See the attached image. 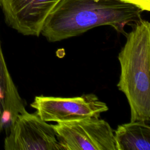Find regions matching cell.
<instances>
[{
    "mask_svg": "<svg viewBox=\"0 0 150 150\" xmlns=\"http://www.w3.org/2000/svg\"><path fill=\"white\" fill-rule=\"evenodd\" d=\"M129 4L133 5L141 9L142 11H150V0H118Z\"/></svg>",
    "mask_w": 150,
    "mask_h": 150,
    "instance_id": "9c48e42d",
    "label": "cell"
},
{
    "mask_svg": "<svg viewBox=\"0 0 150 150\" xmlns=\"http://www.w3.org/2000/svg\"><path fill=\"white\" fill-rule=\"evenodd\" d=\"M5 150H63L52 124L35 112L19 114L6 135Z\"/></svg>",
    "mask_w": 150,
    "mask_h": 150,
    "instance_id": "5b68a950",
    "label": "cell"
},
{
    "mask_svg": "<svg viewBox=\"0 0 150 150\" xmlns=\"http://www.w3.org/2000/svg\"><path fill=\"white\" fill-rule=\"evenodd\" d=\"M30 106L43 120L57 122L100 117L108 110L107 105L93 93L73 97L38 96Z\"/></svg>",
    "mask_w": 150,
    "mask_h": 150,
    "instance_id": "277c9868",
    "label": "cell"
},
{
    "mask_svg": "<svg viewBox=\"0 0 150 150\" xmlns=\"http://www.w3.org/2000/svg\"><path fill=\"white\" fill-rule=\"evenodd\" d=\"M118 53L120 75L117 87L130 108L131 121L150 120V23L141 19L125 35Z\"/></svg>",
    "mask_w": 150,
    "mask_h": 150,
    "instance_id": "7a4b0ae2",
    "label": "cell"
},
{
    "mask_svg": "<svg viewBox=\"0 0 150 150\" xmlns=\"http://www.w3.org/2000/svg\"><path fill=\"white\" fill-rule=\"evenodd\" d=\"M62 0H0L9 26L25 36H39L43 24Z\"/></svg>",
    "mask_w": 150,
    "mask_h": 150,
    "instance_id": "8992f818",
    "label": "cell"
},
{
    "mask_svg": "<svg viewBox=\"0 0 150 150\" xmlns=\"http://www.w3.org/2000/svg\"><path fill=\"white\" fill-rule=\"evenodd\" d=\"M116 150H150V126L145 121H132L114 131Z\"/></svg>",
    "mask_w": 150,
    "mask_h": 150,
    "instance_id": "ba28073f",
    "label": "cell"
},
{
    "mask_svg": "<svg viewBox=\"0 0 150 150\" xmlns=\"http://www.w3.org/2000/svg\"><path fill=\"white\" fill-rule=\"evenodd\" d=\"M52 127L63 150H116L114 130L99 117L57 122Z\"/></svg>",
    "mask_w": 150,
    "mask_h": 150,
    "instance_id": "3957f363",
    "label": "cell"
},
{
    "mask_svg": "<svg viewBox=\"0 0 150 150\" xmlns=\"http://www.w3.org/2000/svg\"><path fill=\"white\" fill-rule=\"evenodd\" d=\"M142 12L118 0H62L46 18L40 34L56 42L109 25L125 35V26L141 20Z\"/></svg>",
    "mask_w": 150,
    "mask_h": 150,
    "instance_id": "6da1fadb",
    "label": "cell"
},
{
    "mask_svg": "<svg viewBox=\"0 0 150 150\" xmlns=\"http://www.w3.org/2000/svg\"><path fill=\"white\" fill-rule=\"evenodd\" d=\"M26 111L8 71L0 41V134L4 132L6 135L18 116Z\"/></svg>",
    "mask_w": 150,
    "mask_h": 150,
    "instance_id": "52a82bcc",
    "label": "cell"
}]
</instances>
